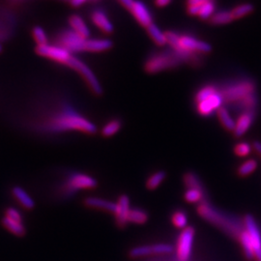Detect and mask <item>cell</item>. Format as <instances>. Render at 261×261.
Masks as SVG:
<instances>
[{
    "label": "cell",
    "mask_w": 261,
    "mask_h": 261,
    "mask_svg": "<svg viewBox=\"0 0 261 261\" xmlns=\"http://www.w3.org/2000/svg\"><path fill=\"white\" fill-rule=\"evenodd\" d=\"M42 130L48 132L78 130L86 133H94L97 128L93 122L79 114L73 107L62 106L54 113L47 116Z\"/></svg>",
    "instance_id": "1"
},
{
    "label": "cell",
    "mask_w": 261,
    "mask_h": 261,
    "mask_svg": "<svg viewBox=\"0 0 261 261\" xmlns=\"http://www.w3.org/2000/svg\"><path fill=\"white\" fill-rule=\"evenodd\" d=\"M168 44L182 61L191 64H198L197 55L208 54L212 51V47L207 42L190 35H180L173 31L166 32Z\"/></svg>",
    "instance_id": "2"
},
{
    "label": "cell",
    "mask_w": 261,
    "mask_h": 261,
    "mask_svg": "<svg viewBox=\"0 0 261 261\" xmlns=\"http://www.w3.org/2000/svg\"><path fill=\"white\" fill-rule=\"evenodd\" d=\"M197 212L199 216L207 222L221 227L226 232H229L231 234H237L239 236L243 231L241 229H239V226L233 222L232 219L221 213L219 210H217L215 207H213L206 200L199 203V205L197 207Z\"/></svg>",
    "instance_id": "3"
},
{
    "label": "cell",
    "mask_w": 261,
    "mask_h": 261,
    "mask_svg": "<svg viewBox=\"0 0 261 261\" xmlns=\"http://www.w3.org/2000/svg\"><path fill=\"white\" fill-rule=\"evenodd\" d=\"M182 59L174 51L155 53L148 57L144 64V69L149 74H157L166 70L178 67Z\"/></svg>",
    "instance_id": "4"
},
{
    "label": "cell",
    "mask_w": 261,
    "mask_h": 261,
    "mask_svg": "<svg viewBox=\"0 0 261 261\" xmlns=\"http://www.w3.org/2000/svg\"><path fill=\"white\" fill-rule=\"evenodd\" d=\"M219 90L224 103H236L254 94L255 85L252 81H239L227 84L223 88H219Z\"/></svg>",
    "instance_id": "5"
},
{
    "label": "cell",
    "mask_w": 261,
    "mask_h": 261,
    "mask_svg": "<svg viewBox=\"0 0 261 261\" xmlns=\"http://www.w3.org/2000/svg\"><path fill=\"white\" fill-rule=\"evenodd\" d=\"M97 185L98 182L93 177L83 173H73L67 177L66 182L62 187V193L64 196H72L77 191L93 189Z\"/></svg>",
    "instance_id": "6"
},
{
    "label": "cell",
    "mask_w": 261,
    "mask_h": 261,
    "mask_svg": "<svg viewBox=\"0 0 261 261\" xmlns=\"http://www.w3.org/2000/svg\"><path fill=\"white\" fill-rule=\"evenodd\" d=\"M67 66L74 69L77 73L82 75V77L87 82L88 86L90 87L91 91L96 95H101L103 93V88L101 83L99 82L96 75H94L92 70L82 61L77 59L75 56H72V58L69 60Z\"/></svg>",
    "instance_id": "7"
},
{
    "label": "cell",
    "mask_w": 261,
    "mask_h": 261,
    "mask_svg": "<svg viewBox=\"0 0 261 261\" xmlns=\"http://www.w3.org/2000/svg\"><path fill=\"white\" fill-rule=\"evenodd\" d=\"M36 53L39 56L50 58L56 62L67 65L69 60L72 58V54L67 50L63 49L60 46H53V45H43L37 46Z\"/></svg>",
    "instance_id": "8"
},
{
    "label": "cell",
    "mask_w": 261,
    "mask_h": 261,
    "mask_svg": "<svg viewBox=\"0 0 261 261\" xmlns=\"http://www.w3.org/2000/svg\"><path fill=\"white\" fill-rule=\"evenodd\" d=\"M195 238V229L187 226L181 232L177 242V258L179 261H188L191 258Z\"/></svg>",
    "instance_id": "9"
},
{
    "label": "cell",
    "mask_w": 261,
    "mask_h": 261,
    "mask_svg": "<svg viewBox=\"0 0 261 261\" xmlns=\"http://www.w3.org/2000/svg\"><path fill=\"white\" fill-rule=\"evenodd\" d=\"M85 38L79 36L73 30L64 31L59 37V46L63 49L67 50L68 52L72 53H78V52H85Z\"/></svg>",
    "instance_id": "10"
},
{
    "label": "cell",
    "mask_w": 261,
    "mask_h": 261,
    "mask_svg": "<svg viewBox=\"0 0 261 261\" xmlns=\"http://www.w3.org/2000/svg\"><path fill=\"white\" fill-rule=\"evenodd\" d=\"M223 96L218 90L216 93L209 96L205 100L196 103V111L202 116H210L214 112H217L224 105Z\"/></svg>",
    "instance_id": "11"
},
{
    "label": "cell",
    "mask_w": 261,
    "mask_h": 261,
    "mask_svg": "<svg viewBox=\"0 0 261 261\" xmlns=\"http://www.w3.org/2000/svg\"><path fill=\"white\" fill-rule=\"evenodd\" d=\"M173 247L169 244H155L151 246L135 247L130 252V257L133 259L153 256V255H166L171 253Z\"/></svg>",
    "instance_id": "12"
},
{
    "label": "cell",
    "mask_w": 261,
    "mask_h": 261,
    "mask_svg": "<svg viewBox=\"0 0 261 261\" xmlns=\"http://www.w3.org/2000/svg\"><path fill=\"white\" fill-rule=\"evenodd\" d=\"M244 224L247 232L249 233L251 240L254 245V250H255V257L261 261V233L258 224L256 223L255 219L248 215L245 217Z\"/></svg>",
    "instance_id": "13"
},
{
    "label": "cell",
    "mask_w": 261,
    "mask_h": 261,
    "mask_svg": "<svg viewBox=\"0 0 261 261\" xmlns=\"http://www.w3.org/2000/svg\"><path fill=\"white\" fill-rule=\"evenodd\" d=\"M130 11L133 18L136 19V21L141 26L147 28L151 23H153L152 21L153 18L150 13L149 9L142 1L134 0L132 6L130 7Z\"/></svg>",
    "instance_id": "14"
},
{
    "label": "cell",
    "mask_w": 261,
    "mask_h": 261,
    "mask_svg": "<svg viewBox=\"0 0 261 261\" xmlns=\"http://www.w3.org/2000/svg\"><path fill=\"white\" fill-rule=\"evenodd\" d=\"M130 198L126 195H122L116 202V210L114 212L116 224L119 227H124L128 223L130 213Z\"/></svg>",
    "instance_id": "15"
},
{
    "label": "cell",
    "mask_w": 261,
    "mask_h": 261,
    "mask_svg": "<svg viewBox=\"0 0 261 261\" xmlns=\"http://www.w3.org/2000/svg\"><path fill=\"white\" fill-rule=\"evenodd\" d=\"M91 20L95 26H97L101 31L107 34H111L113 31V25L110 18L102 10H95L91 14Z\"/></svg>",
    "instance_id": "16"
},
{
    "label": "cell",
    "mask_w": 261,
    "mask_h": 261,
    "mask_svg": "<svg viewBox=\"0 0 261 261\" xmlns=\"http://www.w3.org/2000/svg\"><path fill=\"white\" fill-rule=\"evenodd\" d=\"M254 121V112L252 111H247L243 112L242 114L236 120L235 129L233 130L235 136H242L248 130L251 128Z\"/></svg>",
    "instance_id": "17"
},
{
    "label": "cell",
    "mask_w": 261,
    "mask_h": 261,
    "mask_svg": "<svg viewBox=\"0 0 261 261\" xmlns=\"http://www.w3.org/2000/svg\"><path fill=\"white\" fill-rule=\"evenodd\" d=\"M113 46L110 39H87L85 44V52L103 53L111 50Z\"/></svg>",
    "instance_id": "18"
},
{
    "label": "cell",
    "mask_w": 261,
    "mask_h": 261,
    "mask_svg": "<svg viewBox=\"0 0 261 261\" xmlns=\"http://www.w3.org/2000/svg\"><path fill=\"white\" fill-rule=\"evenodd\" d=\"M14 198L26 210H32L35 207V202L29 194L21 187L15 186L12 189Z\"/></svg>",
    "instance_id": "19"
},
{
    "label": "cell",
    "mask_w": 261,
    "mask_h": 261,
    "mask_svg": "<svg viewBox=\"0 0 261 261\" xmlns=\"http://www.w3.org/2000/svg\"><path fill=\"white\" fill-rule=\"evenodd\" d=\"M84 204L89 208L94 209H99V210H105L111 213H114L116 210V203L112 202L107 199L99 198V197H94L90 196L84 199Z\"/></svg>",
    "instance_id": "20"
},
{
    "label": "cell",
    "mask_w": 261,
    "mask_h": 261,
    "mask_svg": "<svg viewBox=\"0 0 261 261\" xmlns=\"http://www.w3.org/2000/svg\"><path fill=\"white\" fill-rule=\"evenodd\" d=\"M69 23L70 26L72 28V30L75 32L76 34H78L81 37L88 39L89 35H90V30L87 26V24L85 23V21L83 19L78 16V15H72L69 18Z\"/></svg>",
    "instance_id": "21"
},
{
    "label": "cell",
    "mask_w": 261,
    "mask_h": 261,
    "mask_svg": "<svg viewBox=\"0 0 261 261\" xmlns=\"http://www.w3.org/2000/svg\"><path fill=\"white\" fill-rule=\"evenodd\" d=\"M1 224L2 225L12 234L18 236V237H23L26 233V229L23 223L17 222L15 220H12L6 216H4L1 219Z\"/></svg>",
    "instance_id": "22"
},
{
    "label": "cell",
    "mask_w": 261,
    "mask_h": 261,
    "mask_svg": "<svg viewBox=\"0 0 261 261\" xmlns=\"http://www.w3.org/2000/svg\"><path fill=\"white\" fill-rule=\"evenodd\" d=\"M151 39L158 45V46H165L168 44V39L166 32H163L155 23H151L146 28Z\"/></svg>",
    "instance_id": "23"
},
{
    "label": "cell",
    "mask_w": 261,
    "mask_h": 261,
    "mask_svg": "<svg viewBox=\"0 0 261 261\" xmlns=\"http://www.w3.org/2000/svg\"><path fill=\"white\" fill-rule=\"evenodd\" d=\"M218 117L222 123V125L224 126L226 130H234L235 129V125H236V121L233 119V117L230 115V113L228 112V110L225 107H222L218 112Z\"/></svg>",
    "instance_id": "24"
},
{
    "label": "cell",
    "mask_w": 261,
    "mask_h": 261,
    "mask_svg": "<svg viewBox=\"0 0 261 261\" xmlns=\"http://www.w3.org/2000/svg\"><path fill=\"white\" fill-rule=\"evenodd\" d=\"M183 181H184V184L187 187V189H196V190H200L202 192H205L201 180L195 172H192V171L186 172L183 176Z\"/></svg>",
    "instance_id": "25"
},
{
    "label": "cell",
    "mask_w": 261,
    "mask_h": 261,
    "mask_svg": "<svg viewBox=\"0 0 261 261\" xmlns=\"http://www.w3.org/2000/svg\"><path fill=\"white\" fill-rule=\"evenodd\" d=\"M239 240L242 245L244 253L248 259H253L255 258V250H254V245L251 240V237L247 230H243L239 235Z\"/></svg>",
    "instance_id": "26"
},
{
    "label": "cell",
    "mask_w": 261,
    "mask_h": 261,
    "mask_svg": "<svg viewBox=\"0 0 261 261\" xmlns=\"http://www.w3.org/2000/svg\"><path fill=\"white\" fill-rule=\"evenodd\" d=\"M148 221V214L146 211L138 208L130 209L128 217V223L143 224Z\"/></svg>",
    "instance_id": "27"
},
{
    "label": "cell",
    "mask_w": 261,
    "mask_h": 261,
    "mask_svg": "<svg viewBox=\"0 0 261 261\" xmlns=\"http://www.w3.org/2000/svg\"><path fill=\"white\" fill-rule=\"evenodd\" d=\"M254 5L251 3H242L240 5L235 6L232 10H230L231 15L235 19H242L244 17L250 15L251 13L254 12Z\"/></svg>",
    "instance_id": "28"
},
{
    "label": "cell",
    "mask_w": 261,
    "mask_h": 261,
    "mask_svg": "<svg viewBox=\"0 0 261 261\" xmlns=\"http://www.w3.org/2000/svg\"><path fill=\"white\" fill-rule=\"evenodd\" d=\"M210 22L212 24H215V25H223V24H227V23H230L231 21H233L234 19L231 15V12L230 11H218L216 12L212 18L209 19Z\"/></svg>",
    "instance_id": "29"
},
{
    "label": "cell",
    "mask_w": 261,
    "mask_h": 261,
    "mask_svg": "<svg viewBox=\"0 0 261 261\" xmlns=\"http://www.w3.org/2000/svg\"><path fill=\"white\" fill-rule=\"evenodd\" d=\"M184 198L189 203H201L205 201V192L196 189H188L184 195Z\"/></svg>",
    "instance_id": "30"
},
{
    "label": "cell",
    "mask_w": 261,
    "mask_h": 261,
    "mask_svg": "<svg viewBox=\"0 0 261 261\" xmlns=\"http://www.w3.org/2000/svg\"><path fill=\"white\" fill-rule=\"evenodd\" d=\"M167 177V173L164 170H159L150 175L146 181V187L148 190H155L160 186Z\"/></svg>",
    "instance_id": "31"
},
{
    "label": "cell",
    "mask_w": 261,
    "mask_h": 261,
    "mask_svg": "<svg viewBox=\"0 0 261 261\" xmlns=\"http://www.w3.org/2000/svg\"><path fill=\"white\" fill-rule=\"evenodd\" d=\"M218 90H219V88L217 86H215L213 84H206L197 90V92L195 96V103L196 104V103H199V102L205 100L206 98L216 93Z\"/></svg>",
    "instance_id": "32"
},
{
    "label": "cell",
    "mask_w": 261,
    "mask_h": 261,
    "mask_svg": "<svg viewBox=\"0 0 261 261\" xmlns=\"http://www.w3.org/2000/svg\"><path fill=\"white\" fill-rule=\"evenodd\" d=\"M216 13V3L215 0H211L203 4L198 11V17L202 19H210Z\"/></svg>",
    "instance_id": "33"
},
{
    "label": "cell",
    "mask_w": 261,
    "mask_h": 261,
    "mask_svg": "<svg viewBox=\"0 0 261 261\" xmlns=\"http://www.w3.org/2000/svg\"><path fill=\"white\" fill-rule=\"evenodd\" d=\"M122 123L119 119H112V121L108 122L102 129V134L106 137H110L114 135L118 130L121 129Z\"/></svg>",
    "instance_id": "34"
},
{
    "label": "cell",
    "mask_w": 261,
    "mask_h": 261,
    "mask_svg": "<svg viewBox=\"0 0 261 261\" xmlns=\"http://www.w3.org/2000/svg\"><path fill=\"white\" fill-rule=\"evenodd\" d=\"M172 224L178 228H186L188 224V217L183 210L175 211L171 216Z\"/></svg>",
    "instance_id": "35"
},
{
    "label": "cell",
    "mask_w": 261,
    "mask_h": 261,
    "mask_svg": "<svg viewBox=\"0 0 261 261\" xmlns=\"http://www.w3.org/2000/svg\"><path fill=\"white\" fill-rule=\"evenodd\" d=\"M258 168V162L254 159L248 160L246 162H244L242 165L238 168V174L242 177L248 176L250 174H252L256 169Z\"/></svg>",
    "instance_id": "36"
},
{
    "label": "cell",
    "mask_w": 261,
    "mask_h": 261,
    "mask_svg": "<svg viewBox=\"0 0 261 261\" xmlns=\"http://www.w3.org/2000/svg\"><path fill=\"white\" fill-rule=\"evenodd\" d=\"M211 0H187V12L191 16H197L199 8Z\"/></svg>",
    "instance_id": "37"
},
{
    "label": "cell",
    "mask_w": 261,
    "mask_h": 261,
    "mask_svg": "<svg viewBox=\"0 0 261 261\" xmlns=\"http://www.w3.org/2000/svg\"><path fill=\"white\" fill-rule=\"evenodd\" d=\"M32 34H33V37H34V40L36 41L38 46H43V45L48 44V36H47L45 30L43 28H41L40 26H36L33 28Z\"/></svg>",
    "instance_id": "38"
},
{
    "label": "cell",
    "mask_w": 261,
    "mask_h": 261,
    "mask_svg": "<svg viewBox=\"0 0 261 261\" xmlns=\"http://www.w3.org/2000/svg\"><path fill=\"white\" fill-rule=\"evenodd\" d=\"M252 151V146L248 142H240L234 147V152L239 157H246Z\"/></svg>",
    "instance_id": "39"
},
{
    "label": "cell",
    "mask_w": 261,
    "mask_h": 261,
    "mask_svg": "<svg viewBox=\"0 0 261 261\" xmlns=\"http://www.w3.org/2000/svg\"><path fill=\"white\" fill-rule=\"evenodd\" d=\"M5 216L10 218V219H12V220H15L17 222L23 223V218H22L20 212L18 209H16L15 207H8V208H6Z\"/></svg>",
    "instance_id": "40"
},
{
    "label": "cell",
    "mask_w": 261,
    "mask_h": 261,
    "mask_svg": "<svg viewBox=\"0 0 261 261\" xmlns=\"http://www.w3.org/2000/svg\"><path fill=\"white\" fill-rule=\"evenodd\" d=\"M118 1L122 6H124L126 9H129V10L134 2V0H118Z\"/></svg>",
    "instance_id": "41"
},
{
    "label": "cell",
    "mask_w": 261,
    "mask_h": 261,
    "mask_svg": "<svg viewBox=\"0 0 261 261\" xmlns=\"http://www.w3.org/2000/svg\"><path fill=\"white\" fill-rule=\"evenodd\" d=\"M171 2V0H155L157 7H166Z\"/></svg>",
    "instance_id": "42"
},
{
    "label": "cell",
    "mask_w": 261,
    "mask_h": 261,
    "mask_svg": "<svg viewBox=\"0 0 261 261\" xmlns=\"http://www.w3.org/2000/svg\"><path fill=\"white\" fill-rule=\"evenodd\" d=\"M254 149L256 150V152L261 157V142L256 141L254 143Z\"/></svg>",
    "instance_id": "43"
},
{
    "label": "cell",
    "mask_w": 261,
    "mask_h": 261,
    "mask_svg": "<svg viewBox=\"0 0 261 261\" xmlns=\"http://www.w3.org/2000/svg\"><path fill=\"white\" fill-rule=\"evenodd\" d=\"M87 0H72V5L75 7H78L80 5H82L83 3H85Z\"/></svg>",
    "instance_id": "44"
},
{
    "label": "cell",
    "mask_w": 261,
    "mask_h": 261,
    "mask_svg": "<svg viewBox=\"0 0 261 261\" xmlns=\"http://www.w3.org/2000/svg\"><path fill=\"white\" fill-rule=\"evenodd\" d=\"M2 52V47H1V45H0V53Z\"/></svg>",
    "instance_id": "45"
},
{
    "label": "cell",
    "mask_w": 261,
    "mask_h": 261,
    "mask_svg": "<svg viewBox=\"0 0 261 261\" xmlns=\"http://www.w3.org/2000/svg\"></svg>",
    "instance_id": "46"
}]
</instances>
